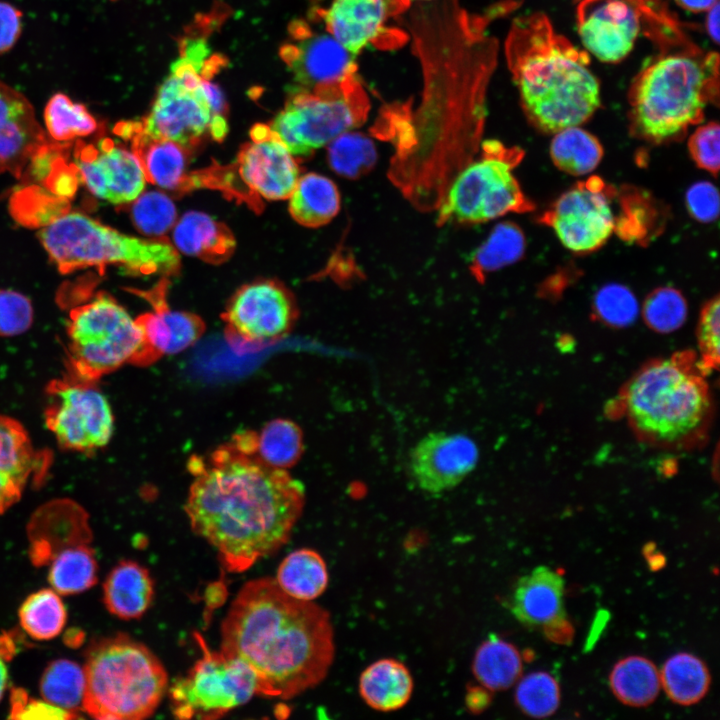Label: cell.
<instances>
[{"mask_svg": "<svg viewBox=\"0 0 720 720\" xmlns=\"http://www.w3.org/2000/svg\"><path fill=\"white\" fill-rule=\"evenodd\" d=\"M487 17L458 0L417 5L409 17L423 89L418 106L389 107L379 121L397 153L390 177L416 206L437 208L455 175L477 148L485 96L496 57Z\"/></svg>", "mask_w": 720, "mask_h": 720, "instance_id": "1", "label": "cell"}, {"mask_svg": "<svg viewBox=\"0 0 720 720\" xmlns=\"http://www.w3.org/2000/svg\"><path fill=\"white\" fill-rule=\"evenodd\" d=\"M184 505L192 531L217 551L227 572L240 573L289 540L305 504L303 484L231 441L192 455Z\"/></svg>", "mask_w": 720, "mask_h": 720, "instance_id": "2", "label": "cell"}, {"mask_svg": "<svg viewBox=\"0 0 720 720\" xmlns=\"http://www.w3.org/2000/svg\"><path fill=\"white\" fill-rule=\"evenodd\" d=\"M220 650L250 667L257 695L289 700L326 678L335 656L334 631L327 610L261 577L246 582L231 603Z\"/></svg>", "mask_w": 720, "mask_h": 720, "instance_id": "3", "label": "cell"}, {"mask_svg": "<svg viewBox=\"0 0 720 720\" xmlns=\"http://www.w3.org/2000/svg\"><path fill=\"white\" fill-rule=\"evenodd\" d=\"M505 53L522 108L538 129L580 126L600 106L588 53L558 34L543 13L514 20Z\"/></svg>", "mask_w": 720, "mask_h": 720, "instance_id": "4", "label": "cell"}, {"mask_svg": "<svg viewBox=\"0 0 720 720\" xmlns=\"http://www.w3.org/2000/svg\"><path fill=\"white\" fill-rule=\"evenodd\" d=\"M659 53L635 77L629 92L634 131L654 142L682 136L718 101L719 58L705 53L667 15L649 26Z\"/></svg>", "mask_w": 720, "mask_h": 720, "instance_id": "5", "label": "cell"}, {"mask_svg": "<svg viewBox=\"0 0 720 720\" xmlns=\"http://www.w3.org/2000/svg\"><path fill=\"white\" fill-rule=\"evenodd\" d=\"M692 353L647 363L623 393L624 412L640 440L660 448H690L703 441L713 402Z\"/></svg>", "mask_w": 720, "mask_h": 720, "instance_id": "6", "label": "cell"}, {"mask_svg": "<svg viewBox=\"0 0 720 720\" xmlns=\"http://www.w3.org/2000/svg\"><path fill=\"white\" fill-rule=\"evenodd\" d=\"M83 669V710L101 720L148 718L169 686L160 659L146 645L122 633L95 642Z\"/></svg>", "mask_w": 720, "mask_h": 720, "instance_id": "7", "label": "cell"}, {"mask_svg": "<svg viewBox=\"0 0 720 720\" xmlns=\"http://www.w3.org/2000/svg\"><path fill=\"white\" fill-rule=\"evenodd\" d=\"M39 238L63 274L120 265L136 275H172L180 266L179 253L170 243L123 234L79 212L59 215Z\"/></svg>", "mask_w": 720, "mask_h": 720, "instance_id": "8", "label": "cell"}, {"mask_svg": "<svg viewBox=\"0 0 720 720\" xmlns=\"http://www.w3.org/2000/svg\"><path fill=\"white\" fill-rule=\"evenodd\" d=\"M481 150V158L465 165L448 186L438 207V224L484 223L530 208L513 174L520 151L496 140L483 142Z\"/></svg>", "mask_w": 720, "mask_h": 720, "instance_id": "9", "label": "cell"}, {"mask_svg": "<svg viewBox=\"0 0 720 720\" xmlns=\"http://www.w3.org/2000/svg\"><path fill=\"white\" fill-rule=\"evenodd\" d=\"M67 337L72 378L90 383L129 364L141 343L135 319L106 292L71 310Z\"/></svg>", "mask_w": 720, "mask_h": 720, "instance_id": "10", "label": "cell"}, {"mask_svg": "<svg viewBox=\"0 0 720 720\" xmlns=\"http://www.w3.org/2000/svg\"><path fill=\"white\" fill-rule=\"evenodd\" d=\"M369 107L359 80L328 92H290L269 127L293 156H307L362 125Z\"/></svg>", "mask_w": 720, "mask_h": 720, "instance_id": "11", "label": "cell"}, {"mask_svg": "<svg viewBox=\"0 0 720 720\" xmlns=\"http://www.w3.org/2000/svg\"><path fill=\"white\" fill-rule=\"evenodd\" d=\"M196 639L202 656L168 686L170 709L178 719H219L257 695V679L239 658L211 651L199 634Z\"/></svg>", "mask_w": 720, "mask_h": 720, "instance_id": "12", "label": "cell"}, {"mask_svg": "<svg viewBox=\"0 0 720 720\" xmlns=\"http://www.w3.org/2000/svg\"><path fill=\"white\" fill-rule=\"evenodd\" d=\"M297 317L294 296L274 280L243 285L232 295L221 315L224 338L238 353L257 352L283 340Z\"/></svg>", "mask_w": 720, "mask_h": 720, "instance_id": "13", "label": "cell"}, {"mask_svg": "<svg viewBox=\"0 0 720 720\" xmlns=\"http://www.w3.org/2000/svg\"><path fill=\"white\" fill-rule=\"evenodd\" d=\"M47 393L50 402L44 411L45 424L62 449L89 455L107 446L114 416L95 383L55 379L48 384Z\"/></svg>", "mask_w": 720, "mask_h": 720, "instance_id": "14", "label": "cell"}, {"mask_svg": "<svg viewBox=\"0 0 720 720\" xmlns=\"http://www.w3.org/2000/svg\"><path fill=\"white\" fill-rule=\"evenodd\" d=\"M202 77L182 57L158 89L150 113L140 121L144 132L173 141L186 150L209 134L213 113L201 88Z\"/></svg>", "mask_w": 720, "mask_h": 720, "instance_id": "15", "label": "cell"}, {"mask_svg": "<svg viewBox=\"0 0 720 720\" xmlns=\"http://www.w3.org/2000/svg\"><path fill=\"white\" fill-rule=\"evenodd\" d=\"M290 34L293 43L280 49L295 82L290 92H328L359 80L356 56L326 29L313 31L307 23L297 20L291 24Z\"/></svg>", "mask_w": 720, "mask_h": 720, "instance_id": "16", "label": "cell"}, {"mask_svg": "<svg viewBox=\"0 0 720 720\" xmlns=\"http://www.w3.org/2000/svg\"><path fill=\"white\" fill-rule=\"evenodd\" d=\"M250 136L252 141L240 148L230 168L241 201L259 211L262 207L261 198H289L299 179L300 170L294 156L269 125L256 124Z\"/></svg>", "mask_w": 720, "mask_h": 720, "instance_id": "17", "label": "cell"}, {"mask_svg": "<svg viewBox=\"0 0 720 720\" xmlns=\"http://www.w3.org/2000/svg\"><path fill=\"white\" fill-rule=\"evenodd\" d=\"M560 242L575 253L601 247L615 228L611 201L597 178H590L562 194L545 214Z\"/></svg>", "mask_w": 720, "mask_h": 720, "instance_id": "18", "label": "cell"}, {"mask_svg": "<svg viewBox=\"0 0 720 720\" xmlns=\"http://www.w3.org/2000/svg\"><path fill=\"white\" fill-rule=\"evenodd\" d=\"M649 0H578L577 27L584 47L599 60L625 58L641 31Z\"/></svg>", "mask_w": 720, "mask_h": 720, "instance_id": "19", "label": "cell"}, {"mask_svg": "<svg viewBox=\"0 0 720 720\" xmlns=\"http://www.w3.org/2000/svg\"><path fill=\"white\" fill-rule=\"evenodd\" d=\"M167 289L168 281L163 279L150 290H133L150 303L152 311L135 319L141 343L129 363L131 365L147 367L165 355L182 352L194 345L205 332L206 325L197 314L169 307Z\"/></svg>", "mask_w": 720, "mask_h": 720, "instance_id": "20", "label": "cell"}, {"mask_svg": "<svg viewBox=\"0 0 720 720\" xmlns=\"http://www.w3.org/2000/svg\"><path fill=\"white\" fill-rule=\"evenodd\" d=\"M75 164L88 190L112 204L133 202L147 180L137 156L105 137L94 144L78 143Z\"/></svg>", "mask_w": 720, "mask_h": 720, "instance_id": "21", "label": "cell"}, {"mask_svg": "<svg viewBox=\"0 0 720 720\" xmlns=\"http://www.w3.org/2000/svg\"><path fill=\"white\" fill-rule=\"evenodd\" d=\"M478 460V446L468 435L431 432L410 451L409 470L421 490L435 495L457 487Z\"/></svg>", "mask_w": 720, "mask_h": 720, "instance_id": "22", "label": "cell"}, {"mask_svg": "<svg viewBox=\"0 0 720 720\" xmlns=\"http://www.w3.org/2000/svg\"><path fill=\"white\" fill-rule=\"evenodd\" d=\"M411 0H333L319 11L325 29L357 57L376 45L394 16L409 7Z\"/></svg>", "mask_w": 720, "mask_h": 720, "instance_id": "23", "label": "cell"}, {"mask_svg": "<svg viewBox=\"0 0 720 720\" xmlns=\"http://www.w3.org/2000/svg\"><path fill=\"white\" fill-rule=\"evenodd\" d=\"M49 144L28 99L0 81V174L20 178Z\"/></svg>", "mask_w": 720, "mask_h": 720, "instance_id": "24", "label": "cell"}, {"mask_svg": "<svg viewBox=\"0 0 720 720\" xmlns=\"http://www.w3.org/2000/svg\"><path fill=\"white\" fill-rule=\"evenodd\" d=\"M115 133L130 143L137 156L147 182L161 188L182 191L186 174V149L179 144L150 136L140 121L119 122Z\"/></svg>", "mask_w": 720, "mask_h": 720, "instance_id": "25", "label": "cell"}, {"mask_svg": "<svg viewBox=\"0 0 720 720\" xmlns=\"http://www.w3.org/2000/svg\"><path fill=\"white\" fill-rule=\"evenodd\" d=\"M37 458L22 423L0 414V514L21 498Z\"/></svg>", "mask_w": 720, "mask_h": 720, "instance_id": "26", "label": "cell"}, {"mask_svg": "<svg viewBox=\"0 0 720 720\" xmlns=\"http://www.w3.org/2000/svg\"><path fill=\"white\" fill-rule=\"evenodd\" d=\"M564 582L546 566L535 568L517 582L511 600L515 618L527 626H546L565 616Z\"/></svg>", "mask_w": 720, "mask_h": 720, "instance_id": "27", "label": "cell"}, {"mask_svg": "<svg viewBox=\"0 0 720 720\" xmlns=\"http://www.w3.org/2000/svg\"><path fill=\"white\" fill-rule=\"evenodd\" d=\"M176 250L210 264L228 260L236 241L231 230L211 216L198 211L185 213L174 225Z\"/></svg>", "mask_w": 720, "mask_h": 720, "instance_id": "28", "label": "cell"}, {"mask_svg": "<svg viewBox=\"0 0 720 720\" xmlns=\"http://www.w3.org/2000/svg\"><path fill=\"white\" fill-rule=\"evenodd\" d=\"M154 593V581L149 571L132 560L120 561L103 586L107 610L124 620L142 617L151 606Z\"/></svg>", "mask_w": 720, "mask_h": 720, "instance_id": "29", "label": "cell"}, {"mask_svg": "<svg viewBox=\"0 0 720 720\" xmlns=\"http://www.w3.org/2000/svg\"><path fill=\"white\" fill-rule=\"evenodd\" d=\"M410 670L393 658L379 659L367 666L359 677V694L372 709L392 712L403 708L413 692Z\"/></svg>", "mask_w": 720, "mask_h": 720, "instance_id": "30", "label": "cell"}, {"mask_svg": "<svg viewBox=\"0 0 720 720\" xmlns=\"http://www.w3.org/2000/svg\"><path fill=\"white\" fill-rule=\"evenodd\" d=\"M289 199L291 216L305 227L323 226L340 210L337 186L331 179L317 173L299 177Z\"/></svg>", "mask_w": 720, "mask_h": 720, "instance_id": "31", "label": "cell"}, {"mask_svg": "<svg viewBox=\"0 0 720 720\" xmlns=\"http://www.w3.org/2000/svg\"><path fill=\"white\" fill-rule=\"evenodd\" d=\"M274 579L289 596L313 601L326 590L329 574L323 557L317 551L300 548L282 560Z\"/></svg>", "mask_w": 720, "mask_h": 720, "instance_id": "32", "label": "cell"}, {"mask_svg": "<svg viewBox=\"0 0 720 720\" xmlns=\"http://www.w3.org/2000/svg\"><path fill=\"white\" fill-rule=\"evenodd\" d=\"M472 671L480 685L488 691L510 688L522 672V658L511 643L490 635L475 652Z\"/></svg>", "mask_w": 720, "mask_h": 720, "instance_id": "33", "label": "cell"}, {"mask_svg": "<svg viewBox=\"0 0 720 720\" xmlns=\"http://www.w3.org/2000/svg\"><path fill=\"white\" fill-rule=\"evenodd\" d=\"M609 685L615 697L623 704L644 707L654 702L659 694L660 673L649 659L629 656L614 665Z\"/></svg>", "mask_w": 720, "mask_h": 720, "instance_id": "34", "label": "cell"}, {"mask_svg": "<svg viewBox=\"0 0 720 720\" xmlns=\"http://www.w3.org/2000/svg\"><path fill=\"white\" fill-rule=\"evenodd\" d=\"M659 673L661 686L668 697L679 705L699 702L710 687L711 677L706 664L690 653L671 656Z\"/></svg>", "mask_w": 720, "mask_h": 720, "instance_id": "35", "label": "cell"}, {"mask_svg": "<svg viewBox=\"0 0 720 720\" xmlns=\"http://www.w3.org/2000/svg\"><path fill=\"white\" fill-rule=\"evenodd\" d=\"M49 563L48 580L58 594L80 593L97 582L95 553L85 542L61 549Z\"/></svg>", "mask_w": 720, "mask_h": 720, "instance_id": "36", "label": "cell"}, {"mask_svg": "<svg viewBox=\"0 0 720 720\" xmlns=\"http://www.w3.org/2000/svg\"><path fill=\"white\" fill-rule=\"evenodd\" d=\"M303 450L302 430L289 419H273L255 431L254 456L269 467L287 470L299 461Z\"/></svg>", "mask_w": 720, "mask_h": 720, "instance_id": "37", "label": "cell"}, {"mask_svg": "<svg viewBox=\"0 0 720 720\" xmlns=\"http://www.w3.org/2000/svg\"><path fill=\"white\" fill-rule=\"evenodd\" d=\"M524 249L525 239L520 228L514 223H500L473 253L469 270L482 282L489 273L516 262Z\"/></svg>", "mask_w": 720, "mask_h": 720, "instance_id": "38", "label": "cell"}, {"mask_svg": "<svg viewBox=\"0 0 720 720\" xmlns=\"http://www.w3.org/2000/svg\"><path fill=\"white\" fill-rule=\"evenodd\" d=\"M550 154L559 169L572 175H585L598 166L603 149L595 136L572 126L555 132Z\"/></svg>", "mask_w": 720, "mask_h": 720, "instance_id": "39", "label": "cell"}, {"mask_svg": "<svg viewBox=\"0 0 720 720\" xmlns=\"http://www.w3.org/2000/svg\"><path fill=\"white\" fill-rule=\"evenodd\" d=\"M85 674L77 663L58 659L45 669L40 680L43 700L71 713L83 710Z\"/></svg>", "mask_w": 720, "mask_h": 720, "instance_id": "40", "label": "cell"}, {"mask_svg": "<svg viewBox=\"0 0 720 720\" xmlns=\"http://www.w3.org/2000/svg\"><path fill=\"white\" fill-rule=\"evenodd\" d=\"M66 608L54 589H42L31 594L19 609L22 628L34 639L56 637L66 623Z\"/></svg>", "mask_w": 720, "mask_h": 720, "instance_id": "41", "label": "cell"}, {"mask_svg": "<svg viewBox=\"0 0 720 720\" xmlns=\"http://www.w3.org/2000/svg\"><path fill=\"white\" fill-rule=\"evenodd\" d=\"M48 134L57 142H68L91 135L97 130V121L87 108L73 102L63 93L54 94L44 110Z\"/></svg>", "mask_w": 720, "mask_h": 720, "instance_id": "42", "label": "cell"}, {"mask_svg": "<svg viewBox=\"0 0 720 720\" xmlns=\"http://www.w3.org/2000/svg\"><path fill=\"white\" fill-rule=\"evenodd\" d=\"M328 147V163L331 169L342 177L359 178L375 165L377 151L373 141L366 135L347 131Z\"/></svg>", "mask_w": 720, "mask_h": 720, "instance_id": "43", "label": "cell"}, {"mask_svg": "<svg viewBox=\"0 0 720 720\" xmlns=\"http://www.w3.org/2000/svg\"><path fill=\"white\" fill-rule=\"evenodd\" d=\"M515 702L520 710L530 717H548L559 707V685L547 672L530 673L519 681L515 691Z\"/></svg>", "mask_w": 720, "mask_h": 720, "instance_id": "44", "label": "cell"}, {"mask_svg": "<svg viewBox=\"0 0 720 720\" xmlns=\"http://www.w3.org/2000/svg\"><path fill=\"white\" fill-rule=\"evenodd\" d=\"M130 212L137 230L149 236H162L177 219L174 203L160 191L141 193L133 201Z\"/></svg>", "mask_w": 720, "mask_h": 720, "instance_id": "45", "label": "cell"}, {"mask_svg": "<svg viewBox=\"0 0 720 720\" xmlns=\"http://www.w3.org/2000/svg\"><path fill=\"white\" fill-rule=\"evenodd\" d=\"M686 316L687 303L682 294L674 288L654 290L643 305V317L647 325L661 333L678 329Z\"/></svg>", "mask_w": 720, "mask_h": 720, "instance_id": "46", "label": "cell"}, {"mask_svg": "<svg viewBox=\"0 0 720 720\" xmlns=\"http://www.w3.org/2000/svg\"><path fill=\"white\" fill-rule=\"evenodd\" d=\"M594 308L602 321L614 327L631 324L638 314L635 296L627 287L619 284L602 287L595 295Z\"/></svg>", "mask_w": 720, "mask_h": 720, "instance_id": "47", "label": "cell"}, {"mask_svg": "<svg viewBox=\"0 0 720 720\" xmlns=\"http://www.w3.org/2000/svg\"><path fill=\"white\" fill-rule=\"evenodd\" d=\"M34 310L30 299L14 290L0 289V337H13L30 329Z\"/></svg>", "mask_w": 720, "mask_h": 720, "instance_id": "48", "label": "cell"}, {"mask_svg": "<svg viewBox=\"0 0 720 720\" xmlns=\"http://www.w3.org/2000/svg\"><path fill=\"white\" fill-rule=\"evenodd\" d=\"M719 322L720 302L715 297L704 306L698 323L697 339L701 352L698 363L704 373L719 365Z\"/></svg>", "mask_w": 720, "mask_h": 720, "instance_id": "49", "label": "cell"}, {"mask_svg": "<svg viewBox=\"0 0 720 720\" xmlns=\"http://www.w3.org/2000/svg\"><path fill=\"white\" fill-rule=\"evenodd\" d=\"M719 125L709 122L698 127L689 139V151L696 164L711 173H717L720 162Z\"/></svg>", "mask_w": 720, "mask_h": 720, "instance_id": "50", "label": "cell"}, {"mask_svg": "<svg viewBox=\"0 0 720 720\" xmlns=\"http://www.w3.org/2000/svg\"><path fill=\"white\" fill-rule=\"evenodd\" d=\"M9 718L17 719H73L74 713L48 703L45 700L29 698L20 688L11 691Z\"/></svg>", "mask_w": 720, "mask_h": 720, "instance_id": "51", "label": "cell"}, {"mask_svg": "<svg viewBox=\"0 0 720 720\" xmlns=\"http://www.w3.org/2000/svg\"><path fill=\"white\" fill-rule=\"evenodd\" d=\"M690 214L700 222L709 223L719 213V195L716 187L707 181L693 184L686 194Z\"/></svg>", "mask_w": 720, "mask_h": 720, "instance_id": "52", "label": "cell"}, {"mask_svg": "<svg viewBox=\"0 0 720 720\" xmlns=\"http://www.w3.org/2000/svg\"><path fill=\"white\" fill-rule=\"evenodd\" d=\"M22 30V13L6 2H0V53L17 42Z\"/></svg>", "mask_w": 720, "mask_h": 720, "instance_id": "53", "label": "cell"}, {"mask_svg": "<svg viewBox=\"0 0 720 720\" xmlns=\"http://www.w3.org/2000/svg\"><path fill=\"white\" fill-rule=\"evenodd\" d=\"M201 88L204 97L213 113L214 117L224 116L227 114V104L224 94L218 85L212 83L209 79L202 78Z\"/></svg>", "mask_w": 720, "mask_h": 720, "instance_id": "54", "label": "cell"}, {"mask_svg": "<svg viewBox=\"0 0 720 720\" xmlns=\"http://www.w3.org/2000/svg\"><path fill=\"white\" fill-rule=\"evenodd\" d=\"M545 635L553 642L568 644L573 637V628L566 616L543 627Z\"/></svg>", "mask_w": 720, "mask_h": 720, "instance_id": "55", "label": "cell"}, {"mask_svg": "<svg viewBox=\"0 0 720 720\" xmlns=\"http://www.w3.org/2000/svg\"><path fill=\"white\" fill-rule=\"evenodd\" d=\"M706 29L711 39L718 43L719 40V3L716 2L707 10Z\"/></svg>", "mask_w": 720, "mask_h": 720, "instance_id": "56", "label": "cell"}, {"mask_svg": "<svg viewBox=\"0 0 720 720\" xmlns=\"http://www.w3.org/2000/svg\"><path fill=\"white\" fill-rule=\"evenodd\" d=\"M676 3L689 11L702 12L709 10L718 0H675Z\"/></svg>", "mask_w": 720, "mask_h": 720, "instance_id": "57", "label": "cell"}, {"mask_svg": "<svg viewBox=\"0 0 720 720\" xmlns=\"http://www.w3.org/2000/svg\"><path fill=\"white\" fill-rule=\"evenodd\" d=\"M11 649H12V647H8V644H7V645H3V646L0 645V699H1L2 696H3V693H4V691H5V689H6V686H7V681H8V672H7V668H6V666H5V663H4V658H3L2 651H3V650H8V651H9V650H11Z\"/></svg>", "mask_w": 720, "mask_h": 720, "instance_id": "58", "label": "cell"}, {"mask_svg": "<svg viewBox=\"0 0 720 720\" xmlns=\"http://www.w3.org/2000/svg\"><path fill=\"white\" fill-rule=\"evenodd\" d=\"M417 1L431 2V1H435V0H417Z\"/></svg>", "mask_w": 720, "mask_h": 720, "instance_id": "59", "label": "cell"}]
</instances>
